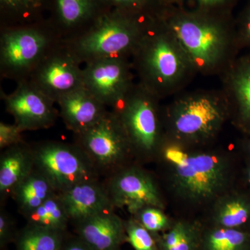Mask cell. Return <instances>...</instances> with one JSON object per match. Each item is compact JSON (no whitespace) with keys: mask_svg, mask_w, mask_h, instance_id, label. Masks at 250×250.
I'll list each match as a JSON object with an SVG mask.
<instances>
[{"mask_svg":"<svg viewBox=\"0 0 250 250\" xmlns=\"http://www.w3.org/2000/svg\"><path fill=\"white\" fill-rule=\"evenodd\" d=\"M232 156L228 150L187 147L164 138L154 163L168 207L180 216L201 218L236 187Z\"/></svg>","mask_w":250,"mask_h":250,"instance_id":"cell-1","label":"cell"},{"mask_svg":"<svg viewBox=\"0 0 250 250\" xmlns=\"http://www.w3.org/2000/svg\"><path fill=\"white\" fill-rule=\"evenodd\" d=\"M144 35L136 23L115 11L100 14L83 32L62 40L84 65L96 59L125 58L136 52Z\"/></svg>","mask_w":250,"mask_h":250,"instance_id":"cell-2","label":"cell"},{"mask_svg":"<svg viewBox=\"0 0 250 250\" xmlns=\"http://www.w3.org/2000/svg\"><path fill=\"white\" fill-rule=\"evenodd\" d=\"M74 136V143L84 152L100 177L107 178L137 161L121 121L112 111L108 110L93 126Z\"/></svg>","mask_w":250,"mask_h":250,"instance_id":"cell-3","label":"cell"},{"mask_svg":"<svg viewBox=\"0 0 250 250\" xmlns=\"http://www.w3.org/2000/svg\"><path fill=\"white\" fill-rule=\"evenodd\" d=\"M62 39L57 31L40 27L5 29L0 37L1 76L18 83L27 80L46 54Z\"/></svg>","mask_w":250,"mask_h":250,"instance_id":"cell-4","label":"cell"},{"mask_svg":"<svg viewBox=\"0 0 250 250\" xmlns=\"http://www.w3.org/2000/svg\"><path fill=\"white\" fill-rule=\"evenodd\" d=\"M147 94L130 89L111 110L123 125L136 161L142 164L154 163L164 139L155 103Z\"/></svg>","mask_w":250,"mask_h":250,"instance_id":"cell-5","label":"cell"},{"mask_svg":"<svg viewBox=\"0 0 250 250\" xmlns=\"http://www.w3.org/2000/svg\"><path fill=\"white\" fill-rule=\"evenodd\" d=\"M35 167L58 192L88 181L100 179L88 158L75 143L42 141L31 145Z\"/></svg>","mask_w":250,"mask_h":250,"instance_id":"cell-6","label":"cell"},{"mask_svg":"<svg viewBox=\"0 0 250 250\" xmlns=\"http://www.w3.org/2000/svg\"><path fill=\"white\" fill-rule=\"evenodd\" d=\"M143 165L136 161L103 182L115 208H126L131 215L146 207H168L156 174Z\"/></svg>","mask_w":250,"mask_h":250,"instance_id":"cell-7","label":"cell"},{"mask_svg":"<svg viewBox=\"0 0 250 250\" xmlns=\"http://www.w3.org/2000/svg\"><path fill=\"white\" fill-rule=\"evenodd\" d=\"M82 65L62 39L46 54L27 80L57 104L62 97L83 86Z\"/></svg>","mask_w":250,"mask_h":250,"instance_id":"cell-8","label":"cell"},{"mask_svg":"<svg viewBox=\"0 0 250 250\" xmlns=\"http://www.w3.org/2000/svg\"><path fill=\"white\" fill-rule=\"evenodd\" d=\"M224 118L223 110L209 98L184 102L172 113V141L187 147H205L220 129Z\"/></svg>","mask_w":250,"mask_h":250,"instance_id":"cell-9","label":"cell"},{"mask_svg":"<svg viewBox=\"0 0 250 250\" xmlns=\"http://www.w3.org/2000/svg\"><path fill=\"white\" fill-rule=\"evenodd\" d=\"M6 111L23 132L47 129L53 126L59 116L55 103L27 80L18 82L9 95L1 94Z\"/></svg>","mask_w":250,"mask_h":250,"instance_id":"cell-10","label":"cell"},{"mask_svg":"<svg viewBox=\"0 0 250 250\" xmlns=\"http://www.w3.org/2000/svg\"><path fill=\"white\" fill-rule=\"evenodd\" d=\"M83 84L106 107L113 108L131 89L125 58L96 59L83 65Z\"/></svg>","mask_w":250,"mask_h":250,"instance_id":"cell-11","label":"cell"},{"mask_svg":"<svg viewBox=\"0 0 250 250\" xmlns=\"http://www.w3.org/2000/svg\"><path fill=\"white\" fill-rule=\"evenodd\" d=\"M135 53L146 83L151 86L170 83L182 70L178 52L164 36L145 34Z\"/></svg>","mask_w":250,"mask_h":250,"instance_id":"cell-12","label":"cell"},{"mask_svg":"<svg viewBox=\"0 0 250 250\" xmlns=\"http://www.w3.org/2000/svg\"><path fill=\"white\" fill-rule=\"evenodd\" d=\"M181 47L198 66H206L218 58L223 40L216 28L196 21H185L174 26Z\"/></svg>","mask_w":250,"mask_h":250,"instance_id":"cell-13","label":"cell"},{"mask_svg":"<svg viewBox=\"0 0 250 250\" xmlns=\"http://www.w3.org/2000/svg\"><path fill=\"white\" fill-rule=\"evenodd\" d=\"M59 194L70 222L75 224L102 212L116 209L100 179L82 182Z\"/></svg>","mask_w":250,"mask_h":250,"instance_id":"cell-14","label":"cell"},{"mask_svg":"<svg viewBox=\"0 0 250 250\" xmlns=\"http://www.w3.org/2000/svg\"><path fill=\"white\" fill-rule=\"evenodd\" d=\"M115 210L102 212L75 224L79 238L93 250H119L126 241L125 220Z\"/></svg>","mask_w":250,"mask_h":250,"instance_id":"cell-15","label":"cell"},{"mask_svg":"<svg viewBox=\"0 0 250 250\" xmlns=\"http://www.w3.org/2000/svg\"><path fill=\"white\" fill-rule=\"evenodd\" d=\"M57 104L60 108L59 116L73 134L88 129L108 111V108L84 86L62 97Z\"/></svg>","mask_w":250,"mask_h":250,"instance_id":"cell-16","label":"cell"},{"mask_svg":"<svg viewBox=\"0 0 250 250\" xmlns=\"http://www.w3.org/2000/svg\"><path fill=\"white\" fill-rule=\"evenodd\" d=\"M0 156V202L9 197L18 184L35 168L31 145L25 142L1 151Z\"/></svg>","mask_w":250,"mask_h":250,"instance_id":"cell-17","label":"cell"},{"mask_svg":"<svg viewBox=\"0 0 250 250\" xmlns=\"http://www.w3.org/2000/svg\"><path fill=\"white\" fill-rule=\"evenodd\" d=\"M198 219L212 226L241 229L250 220V202L234 187L217 199Z\"/></svg>","mask_w":250,"mask_h":250,"instance_id":"cell-18","label":"cell"},{"mask_svg":"<svg viewBox=\"0 0 250 250\" xmlns=\"http://www.w3.org/2000/svg\"><path fill=\"white\" fill-rule=\"evenodd\" d=\"M57 192L49 179L35 167L18 184L11 198L16 202L18 212L25 216Z\"/></svg>","mask_w":250,"mask_h":250,"instance_id":"cell-19","label":"cell"},{"mask_svg":"<svg viewBox=\"0 0 250 250\" xmlns=\"http://www.w3.org/2000/svg\"><path fill=\"white\" fill-rule=\"evenodd\" d=\"M159 250H201V222L179 217L162 235L156 233Z\"/></svg>","mask_w":250,"mask_h":250,"instance_id":"cell-20","label":"cell"},{"mask_svg":"<svg viewBox=\"0 0 250 250\" xmlns=\"http://www.w3.org/2000/svg\"><path fill=\"white\" fill-rule=\"evenodd\" d=\"M57 17L64 29L62 39L73 36L74 29L93 18L95 9V0H56Z\"/></svg>","mask_w":250,"mask_h":250,"instance_id":"cell-21","label":"cell"},{"mask_svg":"<svg viewBox=\"0 0 250 250\" xmlns=\"http://www.w3.org/2000/svg\"><path fill=\"white\" fill-rule=\"evenodd\" d=\"M24 218L28 225L63 232L70 222L59 192L49 197L42 205Z\"/></svg>","mask_w":250,"mask_h":250,"instance_id":"cell-22","label":"cell"},{"mask_svg":"<svg viewBox=\"0 0 250 250\" xmlns=\"http://www.w3.org/2000/svg\"><path fill=\"white\" fill-rule=\"evenodd\" d=\"M248 240V234L243 230L201 222V250H244Z\"/></svg>","mask_w":250,"mask_h":250,"instance_id":"cell-23","label":"cell"},{"mask_svg":"<svg viewBox=\"0 0 250 250\" xmlns=\"http://www.w3.org/2000/svg\"><path fill=\"white\" fill-rule=\"evenodd\" d=\"M64 233L27 224L16 238L17 250H62Z\"/></svg>","mask_w":250,"mask_h":250,"instance_id":"cell-24","label":"cell"},{"mask_svg":"<svg viewBox=\"0 0 250 250\" xmlns=\"http://www.w3.org/2000/svg\"><path fill=\"white\" fill-rule=\"evenodd\" d=\"M125 224L126 241L134 250H159L156 233L148 231L132 216Z\"/></svg>","mask_w":250,"mask_h":250,"instance_id":"cell-25","label":"cell"},{"mask_svg":"<svg viewBox=\"0 0 250 250\" xmlns=\"http://www.w3.org/2000/svg\"><path fill=\"white\" fill-rule=\"evenodd\" d=\"M166 210L159 207H146L131 216L134 217L148 231L159 233L168 229L173 220L166 214Z\"/></svg>","mask_w":250,"mask_h":250,"instance_id":"cell-26","label":"cell"},{"mask_svg":"<svg viewBox=\"0 0 250 250\" xmlns=\"http://www.w3.org/2000/svg\"><path fill=\"white\" fill-rule=\"evenodd\" d=\"M42 1L43 0H0L3 9L24 17L40 8Z\"/></svg>","mask_w":250,"mask_h":250,"instance_id":"cell-27","label":"cell"},{"mask_svg":"<svg viewBox=\"0 0 250 250\" xmlns=\"http://www.w3.org/2000/svg\"><path fill=\"white\" fill-rule=\"evenodd\" d=\"M22 130L16 124H6L0 123V149L4 150L6 148L25 142L23 139Z\"/></svg>","mask_w":250,"mask_h":250,"instance_id":"cell-28","label":"cell"},{"mask_svg":"<svg viewBox=\"0 0 250 250\" xmlns=\"http://www.w3.org/2000/svg\"><path fill=\"white\" fill-rule=\"evenodd\" d=\"M18 233L16 231V223L13 217L5 210L4 207H0V246L1 248L9 244L17 238Z\"/></svg>","mask_w":250,"mask_h":250,"instance_id":"cell-29","label":"cell"},{"mask_svg":"<svg viewBox=\"0 0 250 250\" xmlns=\"http://www.w3.org/2000/svg\"><path fill=\"white\" fill-rule=\"evenodd\" d=\"M237 91L243 116L250 119V70L237 82Z\"/></svg>","mask_w":250,"mask_h":250,"instance_id":"cell-30","label":"cell"},{"mask_svg":"<svg viewBox=\"0 0 250 250\" xmlns=\"http://www.w3.org/2000/svg\"><path fill=\"white\" fill-rule=\"evenodd\" d=\"M62 250H93L78 236L65 243Z\"/></svg>","mask_w":250,"mask_h":250,"instance_id":"cell-31","label":"cell"},{"mask_svg":"<svg viewBox=\"0 0 250 250\" xmlns=\"http://www.w3.org/2000/svg\"><path fill=\"white\" fill-rule=\"evenodd\" d=\"M106 2L111 3L123 8H138L143 4L145 0H104Z\"/></svg>","mask_w":250,"mask_h":250,"instance_id":"cell-32","label":"cell"},{"mask_svg":"<svg viewBox=\"0 0 250 250\" xmlns=\"http://www.w3.org/2000/svg\"><path fill=\"white\" fill-rule=\"evenodd\" d=\"M200 1H201L202 2L204 3H211L218 1V0H200Z\"/></svg>","mask_w":250,"mask_h":250,"instance_id":"cell-33","label":"cell"},{"mask_svg":"<svg viewBox=\"0 0 250 250\" xmlns=\"http://www.w3.org/2000/svg\"><path fill=\"white\" fill-rule=\"evenodd\" d=\"M248 181L250 184V169L248 171Z\"/></svg>","mask_w":250,"mask_h":250,"instance_id":"cell-34","label":"cell"},{"mask_svg":"<svg viewBox=\"0 0 250 250\" xmlns=\"http://www.w3.org/2000/svg\"><path fill=\"white\" fill-rule=\"evenodd\" d=\"M249 30H250V24H249Z\"/></svg>","mask_w":250,"mask_h":250,"instance_id":"cell-35","label":"cell"}]
</instances>
